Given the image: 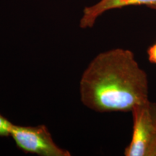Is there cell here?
<instances>
[{"mask_svg": "<svg viewBox=\"0 0 156 156\" xmlns=\"http://www.w3.org/2000/svg\"><path fill=\"white\" fill-rule=\"evenodd\" d=\"M80 101L87 108L104 114L131 112L149 101V80L133 51L115 48L95 56L79 85Z\"/></svg>", "mask_w": 156, "mask_h": 156, "instance_id": "6da1fadb", "label": "cell"}, {"mask_svg": "<svg viewBox=\"0 0 156 156\" xmlns=\"http://www.w3.org/2000/svg\"><path fill=\"white\" fill-rule=\"evenodd\" d=\"M18 149L40 156H70L69 151L58 146L47 126H20L13 124L10 135Z\"/></svg>", "mask_w": 156, "mask_h": 156, "instance_id": "7a4b0ae2", "label": "cell"}, {"mask_svg": "<svg viewBox=\"0 0 156 156\" xmlns=\"http://www.w3.org/2000/svg\"><path fill=\"white\" fill-rule=\"evenodd\" d=\"M131 113L132 135L124 149V155L156 156V126L151 114V101L135 106Z\"/></svg>", "mask_w": 156, "mask_h": 156, "instance_id": "3957f363", "label": "cell"}, {"mask_svg": "<svg viewBox=\"0 0 156 156\" xmlns=\"http://www.w3.org/2000/svg\"><path fill=\"white\" fill-rule=\"evenodd\" d=\"M154 5H156V0H100L84 8L79 25L83 29L93 28L101 15L112 9L139 5H146L149 7Z\"/></svg>", "mask_w": 156, "mask_h": 156, "instance_id": "277c9868", "label": "cell"}, {"mask_svg": "<svg viewBox=\"0 0 156 156\" xmlns=\"http://www.w3.org/2000/svg\"><path fill=\"white\" fill-rule=\"evenodd\" d=\"M13 123L0 114V136L8 137L10 135V130Z\"/></svg>", "mask_w": 156, "mask_h": 156, "instance_id": "5b68a950", "label": "cell"}, {"mask_svg": "<svg viewBox=\"0 0 156 156\" xmlns=\"http://www.w3.org/2000/svg\"><path fill=\"white\" fill-rule=\"evenodd\" d=\"M148 61L151 63L156 64V43L151 45L147 50Z\"/></svg>", "mask_w": 156, "mask_h": 156, "instance_id": "8992f818", "label": "cell"}, {"mask_svg": "<svg viewBox=\"0 0 156 156\" xmlns=\"http://www.w3.org/2000/svg\"><path fill=\"white\" fill-rule=\"evenodd\" d=\"M151 110L152 116H153L154 123H155L156 126V103L151 102Z\"/></svg>", "mask_w": 156, "mask_h": 156, "instance_id": "52a82bcc", "label": "cell"}, {"mask_svg": "<svg viewBox=\"0 0 156 156\" xmlns=\"http://www.w3.org/2000/svg\"><path fill=\"white\" fill-rule=\"evenodd\" d=\"M149 8L151 9H153V11H155V12H156V5H154L151 6V7H149Z\"/></svg>", "mask_w": 156, "mask_h": 156, "instance_id": "ba28073f", "label": "cell"}]
</instances>
